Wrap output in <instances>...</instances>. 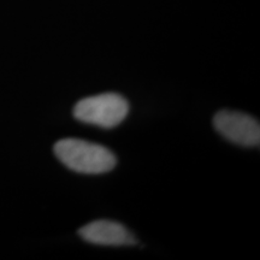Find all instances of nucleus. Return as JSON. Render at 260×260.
<instances>
[{
    "mask_svg": "<svg viewBox=\"0 0 260 260\" xmlns=\"http://www.w3.org/2000/svg\"><path fill=\"white\" fill-rule=\"evenodd\" d=\"M54 154L70 170L80 174H104L117 164L109 148L81 139H61L54 145Z\"/></svg>",
    "mask_w": 260,
    "mask_h": 260,
    "instance_id": "nucleus-1",
    "label": "nucleus"
},
{
    "mask_svg": "<svg viewBox=\"0 0 260 260\" xmlns=\"http://www.w3.org/2000/svg\"><path fill=\"white\" fill-rule=\"evenodd\" d=\"M213 125L226 140L245 147H254L260 142L259 122L246 113L222 110L213 117Z\"/></svg>",
    "mask_w": 260,
    "mask_h": 260,
    "instance_id": "nucleus-3",
    "label": "nucleus"
},
{
    "mask_svg": "<svg viewBox=\"0 0 260 260\" xmlns=\"http://www.w3.org/2000/svg\"><path fill=\"white\" fill-rule=\"evenodd\" d=\"M84 241L102 246H132L136 239L121 223L113 220H94L79 230Z\"/></svg>",
    "mask_w": 260,
    "mask_h": 260,
    "instance_id": "nucleus-4",
    "label": "nucleus"
},
{
    "mask_svg": "<svg viewBox=\"0 0 260 260\" xmlns=\"http://www.w3.org/2000/svg\"><path fill=\"white\" fill-rule=\"evenodd\" d=\"M128 112V100L121 94L113 92L84 98L74 107V117L77 121L105 129L121 124Z\"/></svg>",
    "mask_w": 260,
    "mask_h": 260,
    "instance_id": "nucleus-2",
    "label": "nucleus"
}]
</instances>
